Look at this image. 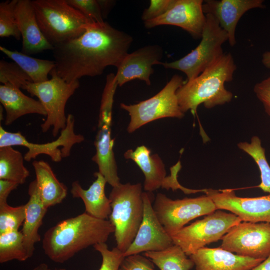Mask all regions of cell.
Returning <instances> with one entry per match:
<instances>
[{
  "instance_id": "obj_41",
  "label": "cell",
  "mask_w": 270,
  "mask_h": 270,
  "mask_svg": "<svg viewBox=\"0 0 270 270\" xmlns=\"http://www.w3.org/2000/svg\"><path fill=\"white\" fill-rule=\"evenodd\" d=\"M250 270H270V256Z\"/></svg>"
},
{
  "instance_id": "obj_16",
  "label": "cell",
  "mask_w": 270,
  "mask_h": 270,
  "mask_svg": "<svg viewBox=\"0 0 270 270\" xmlns=\"http://www.w3.org/2000/svg\"><path fill=\"white\" fill-rule=\"evenodd\" d=\"M202 0H176L172 6L164 14L144 22L145 28L161 25L178 26L195 39L201 38L206 21L202 10Z\"/></svg>"
},
{
  "instance_id": "obj_30",
  "label": "cell",
  "mask_w": 270,
  "mask_h": 270,
  "mask_svg": "<svg viewBox=\"0 0 270 270\" xmlns=\"http://www.w3.org/2000/svg\"><path fill=\"white\" fill-rule=\"evenodd\" d=\"M28 258L21 231L14 230L0 234V264L12 260L23 262Z\"/></svg>"
},
{
  "instance_id": "obj_8",
  "label": "cell",
  "mask_w": 270,
  "mask_h": 270,
  "mask_svg": "<svg viewBox=\"0 0 270 270\" xmlns=\"http://www.w3.org/2000/svg\"><path fill=\"white\" fill-rule=\"evenodd\" d=\"M206 21L201 40L198 45L181 58L162 62L166 68L181 71L186 80L197 77L223 54L222 45L228 41L226 32L220 26L218 20L212 14H206Z\"/></svg>"
},
{
  "instance_id": "obj_17",
  "label": "cell",
  "mask_w": 270,
  "mask_h": 270,
  "mask_svg": "<svg viewBox=\"0 0 270 270\" xmlns=\"http://www.w3.org/2000/svg\"><path fill=\"white\" fill-rule=\"evenodd\" d=\"M163 54L162 48L156 44L146 46L128 54L116 68L118 86L136 79L150 86V77L154 72L152 66L162 64Z\"/></svg>"
},
{
  "instance_id": "obj_5",
  "label": "cell",
  "mask_w": 270,
  "mask_h": 270,
  "mask_svg": "<svg viewBox=\"0 0 270 270\" xmlns=\"http://www.w3.org/2000/svg\"><path fill=\"white\" fill-rule=\"evenodd\" d=\"M140 183L120 184L110 194L112 212L109 220L114 228L116 247L124 252L131 245L144 216V202Z\"/></svg>"
},
{
  "instance_id": "obj_19",
  "label": "cell",
  "mask_w": 270,
  "mask_h": 270,
  "mask_svg": "<svg viewBox=\"0 0 270 270\" xmlns=\"http://www.w3.org/2000/svg\"><path fill=\"white\" fill-rule=\"evenodd\" d=\"M16 20L22 38V52L30 56L44 50H52L54 46L42 34L30 0H18L15 9Z\"/></svg>"
},
{
  "instance_id": "obj_9",
  "label": "cell",
  "mask_w": 270,
  "mask_h": 270,
  "mask_svg": "<svg viewBox=\"0 0 270 270\" xmlns=\"http://www.w3.org/2000/svg\"><path fill=\"white\" fill-rule=\"evenodd\" d=\"M184 84L183 78L174 75L164 88L152 97L134 104H120V108L128 112L130 121L127 131L132 133L154 120L165 118H182L184 113L179 106L177 90Z\"/></svg>"
},
{
  "instance_id": "obj_4",
  "label": "cell",
  "mask_w": 270,
  "mask_h": 270,
  "mask_svg": "<svg viewBox=\"0 0 270 270\" xmlns=\"http://www.w3.org/2000/svg\"><path fill=\"white\" fill-rule=\"evenodd\" d=\"M32 2L39 27L53 46L76 38L92 24L66 0H33Z\"/></svg>"
},
{
  "instance_id": "obj_36",
  "label": "cell",
  "mask_w": 270,
  "mask_h": 270,
  "mask_svg": "<svg viewBox=\"0 0 270 270\" xmlns=\"http://www.w3.org/2000/svg\"><path fill=\"white\" fill-rule=\"evenodd\" d=\"M176 0H151L148 8L142 15V20L145 22L152 20L166 12L174 5Z\"/></svg>"
},
{
  "instance_id": "obj_38",
  "label": "cell",
  "mask_w": 270,
  "mask_h": 270,
  "mask_svg": "<svg viewBox=\"0 0 270 270\" xmlns=\"http://www.w3.org/2000/svg\"><path fill=\"white\" fill-rule=\"evenodd\" d=\"M254 91L266 112L270 116V76L256 84Z\"/></svg>"
},
{
  "instance_id": "obj_43",
  "label": "cell",
  "mask_w": 270,
  "mask_h": 270,
  "mask_svg": "<svg viewBox=\"0 0 270 270\" xmlns=\"http://www.w3.org/2000/svg\"><path fill=\"white\" fill-rule=\"evenodd\" d=\"M66 270V269H60V270Z\"/></svg>"
},
{
  "instance_id": "obj_31",
  "label": "cell",
  "mask_w": 270,
  "mask_h": 270,
  "mask_svg": "<svg viewBox=\"0 0 270 270\" xmlns=\"http://www.w3.org/2000/svg\"><path fill=\"white\" fill-rule=\"evenodd\" d=\"M18 0L0 3V36H13L20 40L21 34L17 24L15 9Z\"/></svg>"
},
{
  "instance_id": "obj_21",
  "label": "cell",
  "mask_w": 270,
  "mask_h": 270,
  "mask_svg": "<svg viewBox=\"0 0 270 270\" xmlns=\"http://www.w3.org/2000/svg\"><path fill=\"white\" fill-rule=\"evenodd\" d=\"M95 180L85 190L78 181L72 183L70 192L74 198H80L83 201L86 212L102 220H107L112 212L111 201L105 194L107 182L98 172L94 174Z\"/></svg>"
},
{
  "instance_id": "obj_3",
  "label": "cell",
  "mask_w": 270,
  "mask_h": 270,
  "mask_svg": "<svg viewBox=\"0 0 270 270\" xmlns=\"http://www.w3.org/2000/svg\"><path fill=\"white\" fill-rule=\"evenodd\" d=\"M236 66L230 53H224L196 78L186 80L177 90L181 110L193 113L203 104L207 108L229 102L233 94L224 87L233 79Z\"/></svg>"
},
{
  "instance_id": "obj_15",
  "label": "cell",
  "mask_w": 270,
  "mask_h": 270,
  "mask_svg": "<svg viewBox=\"0 0 270 270\" xmlns=\"http://www.w3.org/2000/svg\"><path fill=\"white\" fill-rule=\"evenodd\" d=\"M205 194L212 200L217 210L230 211L242 221L270 223V194L256 198H242L230 189H207Z\"/></svg>"
},
{
  "instance_id": "obj_32",
  "label": "cell",
  "mask_w": 270,
  "mask_h": 270,
  "mask_svg": "<svg viewBox=\"0 0 270 270\" xmlns=\"http://www.w3.org/2000/svg\"><path fill=\"white\" fill-rule=\"evenodd\" d=\"M26 216V206H12L6 203L0 204V234L18 230Z\"/></svg>"
},
{
  "instance_id": "obj_37",
  "label": "cell",
  "mask_w": 270,
  "mask_h": 270,
  "mask_svg": "<svg viewBox=\"0 0 270 270\" xmlns=\"http://www.w3.org/2000/svg\"><path fill=\"white\" fill-rule=\"evenodd\" d=\"M119 270H155L154 264L146 256L139 254L124 257Z\"/></svg>"
},
{
  "instance_id": "obj_18",
  "label": "cell",
  "mask_w": 270,
  "mask_h": 270,
  "mask_svg": "<svg viewBox=\"0 0 270 270\" xmlns=\"http://www.w3.org/2000/svg\"><path fill=\"white\" fill-rule=\"evenodd\" d=\"M262 0H206L202 10L205 14H212L226 32L231 46L236 42V30L241 17L249 10L264 8Z\"/></svg>"
},
{
  "instance_id": "obj_26",
  "label": "cell",
  "mask_w": 270,
  "mask_h": 270,
  "mask_svg": "<svg viewBox=\"0 0 270 270\" xmlns=\"http://www.w3.org/2000/svg\"><path fill=\"white\" fill-rule=\"evenodd\" d=\"M0 50L16 62L34 83L48 80V74L56 67L54 60L36 58L17 50H10L2 46H0Z\"/></svg>"
},
{
  "instance_id": "obj_27",
  "label": "cell",
  "mask_w": 270,
  "mask_h": 270,
  "mask_svg": "<svg viewBox=\"0 0 270 270\" xmlns=\"http://www.w3.org/2000/svg\"><path fill=\"white\" fill-rule=\"evenodd\" d=\"M24 156L12 146L0 148V180L24 183L30 172L24 166Z\"/></svg>"
},
{
  "instance_id": "obj_24",
  "label": "cell",
  "mask_w": 270,
  "mask_h": 270,
  "mask_svg": "<svg viewBox=\"0 0 270 270\" xmlns=\"http://www.w3.org/2000/svg\"><path fill=\"white\" fill-rule=\"evenodd\" d=\"M126 159L133 160L140 168L145 180L144 189L152 192L162 187L166 178L164 164L158 154H151V151L142 145L134 150H127L124 154Z\"/></svg>"
},
{
  "instance_id": "obj_11",
  "label": "cell",
  "mask_w": 270,
  "mask_h": 270,
  "mask_svg": "<svg viewBox=\"0 0 270 270\" xmlns=\"http://www.w3.org/2000/svg\"><path fill=\"white\" fill-rule=\"evenodd\" d=\"M152 207L159 221L170 236L190 220L217 210L212 200L206 194L194 198L174 200L164 194L158 193Z\"/></svg>"
},
{
  "instance_id": "obj_39",
  "label": "cell",
  "mask_w": 270,
  "mask_h": 270,
  "mask_svg": "<svg viewBox=\"0 0 270 270\" xmlns=\"http://www.w3.org/2000/svg\"><path fill=\"white\" fill-rule=\"evenodd\" d=\"M18 184L9 180H0V204L7 203L10 193L16 188Z\"/></svg>"
},
{
  "instance_id": "obj_23",
  "label": "cell",
  "mask_w": 270,
  "mask_h": 270,
  "mask_svg": "<svg viewBox=\"0 0 270 270\" xmlns=\"http://www.w3.org/2000/svg\"><path fill=\"white\" fill-rule=\"evenodd\" d=\"M28 194L30 198L25 204L26 216L21 232L25 248L30 258L34 252L35 244L40 240L38 230L48 208L40 199L36 180L30 184Z\"/></svg>"
},
{
  "instance_id": "obj_20",
  "label": "cell",
  "mask_w": 270,
  "mask_h": 270,
  "mask_svg": "<svg viewBox=\"0 0 270 270\" xmlns=\"http://www.w3.org/2000/svg\"><path fill=\"white\" fill-rule=\"evenodd\" d=\"M189 258L196 270H250L264 260L234 254L221 247H204Z\"/></svg>"
},
{
  "instance_id": "obj_13",
  "label": "cell",
  "mask_w": 270,
  "mask_h": 270,
  "mask_svg": "<svg viewBox=\"0 0 270 270\" xmlns=\"http://www.w3.org/2000/svg\"><path fill=\"white\" fill-rule=\"evenodd\" d=\"M220 247L236 254L264 260L270 256V223L240 222L222 238Z\"/></svg>"
},
{
  "instance_id": "obj_40",
  "label": "cell",
  "mask_w": 270,
  "mask_h": 270,
  "mask_svg": "<svg viewBox=\"0 0 270 270\" xmlns=\"http://www.w3.org/2000/svg\"><path fill=\"white\" fill-rule=\"evenodd\" d=\"M97 1L99 4L103 18H106L113 7L114 1L108 0H97Z\"/></svg>"
},
{
  "instance_id": "obj_34",
  "label": "cell",
  "mask_w": 270,
  "mask_h": 270,
  "mask_svg": "<svg viewBox=\"0 0 270 270\" xmlns=\"http://www.w3.org/2000/svg\"><path fill=\"white\" fill-rule=\"evenodd\" d=\"M93 246L102 257V262L99 270H119L124 258V252L117 247L110 250L106 242L97 244Z\"/></svg>"
},
{
  "instance_id": "obj_22",
  "label": "cell",
  "mask_w": 270,
  "mask_h": 270,
  "mask_svg": "<svg viewBox=\"0 0 270 270\" xmlns=\"http://www.w3.org/2000/svg\"><path fill=\"white\" fill-rule=\"evenodd\" d=\"M0 102L6 111L4 124L7 126L28 114L46 116V110L39 100L26 96L20 88L10 85L0 86Z\"/></svg>"
},
{
  "instance_id": "obj_1",
  "label": "cell",
  "mask_w": 270,
  "mask_h": 270,
  "mask_svg": "<svg viewBox=\"0 0 270 270\" xmlns=\"http://www.w3.org/2000/svg\"><path fill=\"white\" fill-rule=\"evenodd\" d=\"M132 41L130 35L106 22L93 24L80 36L54 46V69L68 82L100 76L106 67L120 65Z\"/></svg>"
},
{
  "instance_id": "obj_14",
  "label": "cell",
  "mask_w": 270,
  "mask_h": 270,
  "mask_svg": "<svg viewBox=\"0 0 270 270\" xmlns=\"http://www.w3.org/2000/svg\"><path fill=\"white\" fill-rule=\"evenodd\" d=\"M142 198L143 218L134 240L124 253V257L142 252L162 250L174 244L154 212L152 192H143Z\"/></svg>"
},
{
  "instance_id": "obj_29",
  "label": "cell",
  "mask_w": 270,
  "mask_h": 270,
  "mask_svg": "<svg viewBox=\"0 0 270 270\" xmlns=\"http://www.w3.org/2000/svg\"><path fill=\"white\" fill-rule=\"evenodd\" d=\"M238 146L252 157L258 166L261 182L257 187L270 194V166L266 160L265 150L262 146L260 139L257 136H253L250 142H240L238 144Z\"/></svg>"
},
{
  "instance_id": "obj_10",
  "label": "cell",
  "mask_w": 270,
  "mask_h": 270,
  "mask_svg": "<svg viewBox=\"0 0 270 270\" xmlns=\"http://www.w3.org/2000/svg\"><path fill=\"white\" fill-rule=\"evenodd\" d=\"M242 222L232 213L217 210L170 236L174 244L190 256L206 245L222 240L232 226Z\"/></svg>"
},
{
  "instance_id": "obj_35",
  "label": "cell",
  "mask_w": 270,
  "mask_h": 270,
  "mask_svg": "<svg viewBox=\"0 0 270 270\" xmlns=\"http://www.w3.org/2000/svg\"><path fill=\"white\" fill-rule=\"evenodd\" d=\"M91 22L102 25L105 23L97 0H66Z\"/></svg>"
},
{
  "instance_id": "obj_7",
  "label": "cell",
  "mask_w": 270,
  "mask_h": 270,
  "mask_svg": "<svg viewBox=\"0 0 270 270\" xmlns=\"http://www.w3.org/2000/svg\"><path fill=\"white\" fill-rule=\"evenodd\" d=\"M54 68L50 74V80L40 83L29 82L22 89L36 96L46 110V119L40 126L42 132H46L52 127V136L56 137L66 126V105L80 82L78 80L66 82L56 74Z\"/></svg>"
},
{
  "instance_id": "obj_6",
  "label": "cell",
  "mask_w": 270,
  "mask_h": 270,
  "mask_svg": "<svg viewBox=\"0 0 270 270\" xmlns=\"http://www.w3.org/2000/svg\"><path fill=\"white\" fill-rule=\"evenodd\" d=\"M118 86L116 74H107L102 95L98 132L94 142L96 152L92 158V160L98 166V172L112 187L120 184L113 152L114 140L111 138L112 109Z\"/></svg>"
},
{
  "instance_id": "obj_12",
  "label": "cell",
  "mask_w": 270,
  "mask_h": 270,
  "mask_svg": "<svg viewBox=\"0 0 270 270\" xmlns=\"http://www.w3.org/2000/svg\"><path fill=\"white\" fill-rule=\"evenodd\" d=\"M74 118L72 114L67 116L66 125L60 132L58 138L50 142L36 144L28 142L20 132H12L6 130L0 126V148L20 146L28 148L24 159L30 162L40 154L50 156L54 162H60L64 158L68 156L76 144L82 142L84 136L74 132Z\"/></svg>"
},
{
  "instance_id": "obj_25",
  "label": "cell",
  "mask_w": 270,
  "mask_h": 270,
  "mask_svg": "<svg viewBox=\"0 0 270 270\" xmlns=\"http://www.w3.org/2000/svg\"><path fill=\"white\" fill-rule=\"evenodd\" d=\"M32 164L39 195L44 206L48 208L60 204L67 196V187L58 180L47 162L34 160Z\"/></svg>"
},
{
  "instance_id": "obj_28",
  "label": "cell",
  "mask_w": 270,
  "mask_h": 270,
  "mask_svg": "<svg viewBox=\"0 0 270 270\" xmlns=\"http://www.w3.org/2000/svg\"><path fill=\"white\" fill-rule=\"evenodd\" d=\"M144 255L160 270H190L194 266L193 261L176 244L160 251L146 252Z\"/></svg>"
},
{
  "instance_id": "obj_2",
  "label": "cell",
  "mask_w": 270,
  "mask_h": 270,
  "mask_svg": "<svg viewBox=\"0 0 270 270\" xmlns=\"http://www.w3.org/2000/svg\"><path fill=\"white\" fill-rule=\"evenodd\" d=\"M114 232L109 220L97 218L85 212L62 220L47 230L42 247L50 260L62 264L89 246L106 242Z\"/></svg>"
},
{
  "instance_id": "obj_33",
  "label": "cell",
  "mask_w": 270,
  "mask_h": 270,
  "mask_svg": "<svg viewBox=\"0 0 270 270\" xmlns=\"http://www.w3.org/2000/svg\"><path fill=\"white\" fill-rule=\"evenodd\" d=\"M0 82L19 88L32 82L28 76L14 62L0 61Z\"/></svg>"
},
{
  "instance_id": "obj_42",
  "label": "cell",
  "mask_w": 270,
  "mask_h": 270,
  "mask_svg": "<svg viewBox=\"0 0 270 270\" xmlns=\"http://www.w3.org/2000/svg\"><path fill=\"white\" fill-rule=\"evenodd\" d=\"M262 62L265 67L270 69V51L266 52L262 54Z\"/></svg>"
}]
</instances>
